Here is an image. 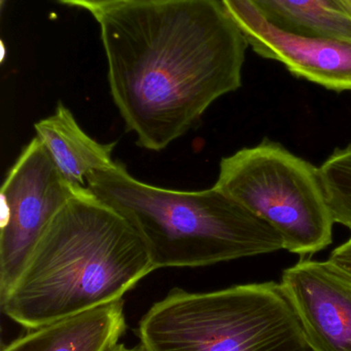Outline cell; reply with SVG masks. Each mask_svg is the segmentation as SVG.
I'll list each match as a JSON object with an SVG mask.
<instances>
[{
	"mask_svg": "<svg viewBox=\"0 0 351 351\" xmlns=\"http://www.w3.org/2000/svg\"><path fill=\"white\" fill-rule=\"evenodd\" d=\"M268 21L293 32L351 40V10L343 0H251Z\"/></svg>",
	"mask_w": 351,
	"mask_h": 351,
	"instance_id": "cell-11",
	"label": "cell"
},
{
	"mask_svg": "<svg viewBox=\"0 0 351 351\" xmlns=\"http://www.w3.org/2000/svg\"><path fill=\"white\" fill-rule=\"evenodd\" d=\"M109 351H144V350L142 348H128L124 346H115Z\"/></svg>",
	"mask_w": 351,
	"mask_h": 351,
	"instance_id": "cell-15",
	"label": "cell"
},
{
	"mask_svg": "<svg viewBox=\"0 0 351 351\" xmlns=\"http://www.w3.org/2000/svg\"><path fill=\"white\" fill-rule=\"evenodd\" d=\"M344 3L348 6V8L351 10V0H343Z\"/></svg>",
	"mask_w": 351,
	"mask_h": 351,
	"instance_id": "cell-16",
	"label": "cell"
},
{
	"mask_svg": "<svg viewBox=\"0 0 351 351\" xmlns=\"http://www.w3.org/2000/svg\"><path fill=\"white\" fill-rule=\"evenodd\" d=\"M222 1L256 53L329 90H351V40L280 28L251 0Z\"/></svg>",
	"mask_w": 351,
	"mask_h": 351,
	"instance_id": "cell-7",
	"label": "cell"
},
{
	"mask_svg": "<svg viewBox=\"0 0 351 351\" xmlns=\"http://www.w3.org/2000/svg\"><path fill=\"white\" fill-rule=\"evenodd\" d=\"M61 3L68 4V5L78 6V8H84L90 12H96L104 6L109 5L113 2L119 0H57Z\"/></svg>",
	"mask_w": 351,
	"mask_h": 351,
	"instance_id": "cell-14",
	"label": "cell"
},
{
	"mask_svg": "<svg viewBox=\"0 0 351 351\" xmlns=\"http://www.w3.org/2000/svg\"><path fill=\"white\" fill-rule=\"evenodd\" d=\"M92 14L111 98L144 149L168 147L242 84L249 43L222 0H120Z\"/></svg>",
	"mask_w": 351,
	"mask_h": 351,
	"instance_id": "cell-1",
	"label": "cell"
},
{
	"mask_svg": "<svg viewBox=\"0 0 351 351\" xmlns=\"http://www.w3.org/2000/svg\"><path fill=\"white\" fill-rule=\"evenodd\" d=\"M95 197L125 217L155 270L202 267L284 250L278 231L216 187L181 191L138 181L117 166L87 179Z\"/></svg>",
	"mask_w": 351,
	"mask_h": 351,
	"instance_id": "cell-3",
	"label": "cell"
},
{
	"mask_svg": "<svg viewBox=\"0 0 351 351\" xmlns=\"http://www.w3.org/2000/svg\"><path fill=\"white\" fill-rule=\"evenodd\" d=\"M319 172L335 222L351 232V145L336 149Z\"/></svg>",
	"mask_w": 351,
	"mask_h": 351,
	"instance_id": "cell-12",
	"label": "cell"
},
{
	"mask_svg": "<svg viewBox=\"0 0 351 351\" xmlns=\"http://www.w3.org/2000/svg\"><path fill=\"white\" fill-rule=\"evenodd\" d=\"M154 270L131 223L88 189L58 213L0 303L12 321L38 329L123 299Z\"/></svg>",
	"mask_w": 351,
	"mask_h": 351,
	"instance_id": "cell-2",
	"label": "cell"
},
{
	"mask_svg": "<svg viewBox=\"0 0 351 351\" xmlns=\"http://www.w3.org/2000/svg\"><path fill=\"white\" fill-rule=\"evenodd\" d=\"M126 328L120 299L33 330L1 351H109Z\"/></svg>",
	"mask_w": 351,
	"mask_h": 351,
	"instance_id": "cell-9",
	"label": "cell"
},
{
	"mask_svg": "<svg viewBox=\"0 0 351 351\" xmlns=\"http://www.w3.org/2000/svg\"><path fill=\"white\" fill-rule=\"evenodd\" d=\"M34 130L60 174L76 189H88L89 176L117 166L111 156L115 144L90 137L63 103L51 117L37 121Z\"/></svg>",
	"mask_w": 351,
	"mask_h": 351,
	"instance_id": "cell-10",
	"label": "cell"
},
{
	"mask_svg": "<svg viewBox=\"0 0 351 351\" xmlns=\"http://www.w3.org/2000/svg\"><path fill=\"white\" fill-rule=\"evenodd\" d=\"M280 284L311 351H351L350 276L329 260H302Z\"/></svg>",
	"mask_w": 351,
	"mask_h": 351,
	"instance_id": "cell-8",
	"label": "cell"
},
{
	"mask_svg": "<svg viewBox=\"0 0 351 351\" xmlns=\"http://www.w3.org/2000/svg\"><path fill=\"white\" fill-rule=\"evenodd\" d=\"M329 261L351 278V237L332 252Z\"/></svg>",
	"mask_w": 351,
	"mask_h": 351,
	"instance_id": "cell-13",
	"label": "cell"
},
{
	"mask_svg": "<svg viewBox=\"0 0 351 351\" xmlns=\"http://www.w3.org/2000/svg\"><path fill=\"white\" fill-rule=\"evenodd\" d=\"M0 1H1V5H2V4H3L4 0H0Z\"/></svg>",
	"mask_w": 351,
	"mask_h": 351,
	"instance_id": "cell-17",
	"label": "cell"
},
{
	"mask_svg": "<svg viewBox=\"0 0 351 351\" xmlns=\"http://www.w3.org/2000/svg\"><path fill=\"white\" fill-rule=\"evenodd\" d=\"M144 351H311L280 284L174 289L146 313Z\"/></svg>",
	"mask_w": 351,
	"mask_h": 351,
	"instance_id": "cell-4",
	"label": "cell"
},
{
	"mask_svg": "<svg viewBox=\"0 0 351 351\" xmlns=\"http://www.w3.org/2000/svg\"><path fill=\"white\" fill-rule=\"evenodd\" d=\"M88 189H76L62 177L36 136L27 144L2 184L0 301L20 278L58 213Z\"/></svg>",
	"mask_w": 351,
	"mask_h": 351,
	"instance_id": "cell-6",
	"label": "cell"
},
{
	"mask_svg": "<svg viewBox=\"0 0 351 351\" xmlns=\"http://www.w3.org/2000/svg\"><path fill=\"white\" fill-rule=\"evenodd\" d=\"M214 187L278 231L290 253L313 255L333 241L336 222L319 168L276 142L222 158Z\"/></svg>",
	"mask_w": 351,
	"mask_h": 351,
	"instance_id": "cell-5",
	"label": "cell"
},
{
	"mask_svg": "<svg viewBox=\"0 0 351 351\" xmlns=\"http://www.w3.org/2000/svg\"><path fill=\"white\" fill-rule=\"evenodd\" d=\"M119 1H120V0H119Z\"/></svg>",
	"mask_w": 351,
	"mask_h": 351,
	"instance_id": "cell-18",
	"label": "cell"
}]
</instances>
